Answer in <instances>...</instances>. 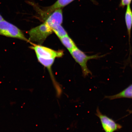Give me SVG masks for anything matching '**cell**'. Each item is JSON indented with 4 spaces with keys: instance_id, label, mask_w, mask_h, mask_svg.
<instances>
[{
    "instance_id": "cell-1",
    "label": "cell",
    "mask_w": 132,
    "mask_h": 132,
    "mask_svg": "<svg viewBox=\"0 0 132 132\" xmlns=\"http://www.w3.org/2000/svg\"><path fill=\"white\" fill-rule=\"evenodd\" d=\"M53 32L52 29L45 22L33 28L28 32L29 36V40L37 43L41 45L47 37Z\"/></svg>"
},
{
    "instance_id": "cell-2",
    "label": "cell",
    "mask_w": 132,
    "mask_h": 132,
    "mask_svg": "<svg viewBox=\"0 0 132 132\" xmlns=\"http://www.w3.org/2000/svg\"><path fill=\"white\" fill-rule=\"evenodd\" d=\"M70 53L74 60L80 66L82 74L85 77L89 74L92 75L91 72L87 67V62L88 61L91 59H100L103 56L99 55L98 54L87 55L77 47Z\"/></svg>"
},
{
    "instance_id": "cell-3",
    "label": "cell",
    "mask_w": 132,
    "mask_h": 132,
    "mask_svg": "<svg viewBox=\"0 0 132 132\" xmlns=\"http://www.w3.org/2000/svg\"><path fill=\"white\" fill-rule=\"evenodd\" d=\"M0 35L15 38L30 43L22 31L14 24L4 20L0 21Z\"/></svg>"
},
{
    "instance_id": "cell-4",
    "label": "cell",
    "mask_w": 132,
    "mask_h": 132,
    "mask_svg": "<svg viewBox=\"0 0 132 132\" xmlns=\"http://www.w3.org/2000/svg\"><path fill=\"white\" fill-rule=\"evenodd\" d=\"M31 44L32 46L30 48L34 51L37 57L45 59H55L56 58L61 57L64 55L63 51H55L41 45H37L32 43Z\"/></svg>"
},
{
    "instance_id": "cell-5",
    "label": "cell",
    "mask_w": 132,
    "mask_h": 132,
    "mask_svg": "<svg viewBox=\"0 0 132 132\" xmlns=\"http://www.w3.org/2000/svg\"><path fill=\"white\" fill-rule=\"evenodd\" d=\"M96 115L100 119L102 128L105 132H114L121 129L122 127L114 120L102 114L97 108Z\"/></svg>"
},
{
    "instance_id": "cell-6",
    "label": "cell",
    "mask_w": 132,
    "mask_h": 132,
    "mask_svg": "<svg viewBox=\"0 0 132 132\" xmlns=\"http://www.w3.org/2000/svg\"><path fill=\"white\" fill-rule=\"evenodd\" d=\"M63 21L62 9L55 10L49 14L46 18L44 22L51 28L55 26L61 25Z\"/></svg>"
},
{
    "instance_id": "cell-7",
    "label": "cell",
    "mask_w": 132,
    "mask_h": 132,
    "mask_svg": "<svg viewBox=\"0 0 132 132\" xmlns=\"http://www.w3.org/2000/svg\"><path fill=\"white\" fill-rule=\"evenodd\" d=\"M74 0H57L52 5L46 8L44 12H42V16L44 20L51 13L56 10L61 9L72 2Z\"/></svg>"
},
{
    "instance_id": "cell-8",
    "label": "cell",
    "mask_w": 132,
    "mask_h": 132,
    "mask_svg": "<svg viewBox=\"0 0 132 132\" xmlns=\"http://www.w3.org/2000/svg\"><path fill=\"white\" fill-rule=\"evenodd\" d=\"M126 12L125 15V20L128 36L129 42L130 46V54L131 53L130 39L131 37V30L132 27V11L130 5L127 6Z\"/></svg>"
},
{
    "instance_id": "cell-9",
    "label": "cell",
    "mask_w": 132,
    "mask_h": 132,
    "mask_svg": "<svg viewBox=\"0 0 132 132\" xmlns=\"http://www.w3.org/2000/svg\"><path fill=\"white\" fill-rule=\"evenodd\" d=\"M105 97L110 100L121 98H132V84L116 95L105 96Z\"/></svg>"
},
{
    "instance_id": "cell-10",
    "label": "cell",
    "mask_w": 132,
    "mask_h": 132,
    "mask_svg": "<svg viewBox=\"0 0 132 132\" xmlns=\"http://www.w3.org/2000/svg\"><path fill=\"white\" fill-rule=\"evenodd\" d=\"M59 39L63 45L70 52L77 47L75 42L68 35L61 38Z\"/></svg>"
},
{
    "instance_id": "cell-11",
    "label": "cell",
    "mask_w": 132,
    "mask_h": 132,
    "mask_svg": "<svg viewBox=\"0 0 132 132\" xmlns=\"http://www.w3.org/2000/svg\"><path fill=\"white\" fill-rule=\"evenodd\" d=\"M53 32L55 33L59 38L68 35V34L65 29L61 25L55 26L52 28Z\"/></svg>"
},
{
    "instance_id": "cell-12",
    "label": "cell",
    "mask_w": 132,
    "mask_h": 132,
    "mask_svg": "<svg viewBox=\"0 0 132 132\" xmlns=\"http://www.w3.org/2000/svg\"><path fill=\"white\" fill-rule=\"evenodd\" d=\"M38 61L47 68L48 70H52V67L53 64L55 59H47L42 58L39 57H37Z\"/></svg>"
},
{
    "instance_id": "cell-13",
    "label": "cell",
    "mask_w": 132,
    "mask_h": 132,
    "mask_svg": "<svg viewBox=\"0 0 132 132\" xmlns=\"http://www.w3.org/2000/svg\"><path fill=\"white\" fill-rule=\"evenodd\" d=\"M132 0H121L119 5L120 7L124 8L125 6L130 5Z\"/></svg>"
},
{
    "instance_id": "cell-14",
    "label": "cell",
    "mask_w": 132,
    "mask_h": 132,
    "mask_svg": "<svg viewBox=\"0 0 132 132\" xmlns=\"http://www.w3.org/2000/svg\"><path fill=\"white\" fill-rule=\"evenodd\" d=\"M4 20V18H3L2 16L0 14V21Z\"/></svg>"
},
{
    "instance_id": "cell-15",
    "label": "cell",
    "mask_w": 132,
    "mask_h": 132,
    "mask_svg": "<svg viewBox=\"0 0 132 132\" xmlns=\"http://www.w3.org/2000/svg\"><path fill=\"white\" fill-rule=\"evenodd\" d=\"M128 112H129L130 113H132V110H128Z\"/></svg>"
}]
</instances>
